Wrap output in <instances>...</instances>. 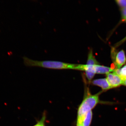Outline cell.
<instances>
[{
  "label": "cell",
  "instance_id": "2",
  "mask_svg": "<svg viewBox=\"0 0 126 126\" xmlns=\"http://www.w3.org/2000/svg\"><path fill=\"white\" fill-rule=\"evenodd\" d=\"M25 65L29 67H38L52 69H70L77 70L78 64L69 63L60 61H37L31 59L27 57L23 58Z\"/></svg>",
  "mask_w": 126,
  "mask_h": 126
},
{
  "label": "cell",
  "instance_id": "1",
  "mask_svg": "<svg viewBox=\"0 0 126 126\" xmlns=\"http://www.w3.org/2000/svg\"><path fill=\"white\" fill-rule=\"evenodd\" d=\"M102 92L92 94L89 88L87 86L85 87L83 99L78 109L77 121H80L85 114L92 110L98 104L101 103L99 96Z\"/></svg>",
  "mask_w": 126,
  "mask_h": 126
},
{
  "label": "cell",
  "instance_id": "15",
  "mask_svg": "<svg viewBox=\"0 0 126 126\" xmlns=\"http://www.w3.org/2000/svg\"><path fill=\"white\" fill-rule=\"evenodd\" d=\"M77 126H82V124H80V123H79L77 122Z\"/></svg>",
  "mask_w": 126,
  "mask_h": 126
},
{
  "label": "cell",
  "instance_id": "7",
  "mask_svg": "<svg viewBox=\"0 0 126 126\" xmlns=\"http://www.w3.org/2000/svg\"><path fill=\"white\" fill-rule=\"evenodd\" d=\"M115 69L112 68L100 65L99 64L96 65L94 66L95 73L98 74H107L110 72H113Z\"/></svg>",
  "mask_w": 126,
  "mask_h": 126
},
{
  "label": "cell",
  "instance_id": "11",
  "mask_svg": "<svg viewBox=\"0 0 126 126\" xmlns=\"http://www.w3.org/2000/svg\"><path fill=\"white\" fill-rule=\"evenodd\" d=\"M115 1L121 9L126 7V0H115Z\"/></svg>",
  "mask_w": 126,
  "mask_h": 126
},
{
  "label": "cell",
  "instance_id": "4",
  "mask_svg": "<svg viewBox=\"0 0 126 126\" xmlns=\"http://www.w3.org/2000/svg\"><path fill=\"white\" fill-rule=\"evenodd\" d=\"M107 79L112 88L122 85L123 80L121 77L114 72L107 74Z\"/></svg>",
  "mask_w": 126,
  "mask_h": 126
},
{
  "label": "cell",
  "instance_id": "6",
  "mask_svg": "<svg viewBox=\"0 0 126 126\" xmlns=\"http://www.w3.org/2000/svg\"><path fill=\"white\" fill-rule=\"evenodd\" d=\"M93 112L92 110L88 112L84 115L79 121H77L82 124V126H90L93 119Z\"/></svg>",
  "mask_w": 126,
  "mask_h": 126
},
{
  "label": "cell",
  "instance_id": "13",
  "mask_svg": "<svg viewBox=\"0 0 126 126\" xmlns=\"http://www.w3.org/2000/svg\"><path fill=\"white\" fill-rule=\"evenodd\" d=\"M126 41V36L124 38H123L122 40H121L120 42L117 43V44L116 45L117 46H118L120 45L121 44L123 43H124V41Z\"/></svg>",
  "mask_w": 126,
  "mask_h": 126
},
{
  "label": "cell",
  "instance_id": "3",
  "mask_svg": "<svg viewBox=\"0 0 126 126\" xmlns=\"http://www.w3.org/2000/svg\"><path fill=\"white\" fill-rule=\"evenodd\" d=\"M111 56L116 69H120L126 63V54L125 52L123 50L117 53L115 51V49L113 48L111 51Z\"/></svg>",
  "mask_w": 126,
  "mask_h": 126
},
{
  "label": "cell",
  "instance_id": "10",
  "mask_svg": "<svg viewBox=\"0 0 126 126\" xmlns=\"http://www.w3.org/2000/svg\"><path fill=\"white\" fill-rule=\"evenodd\" d=\"M46 118V112L43 113L41 119L33 126H45V121Z\"/></svg>",
  "mask_w": 126,
  "mask_h": 126
},
{
  "label": "cell",
  "instance_id": "9",
  "mask_svg": "<svg viewBox=\"0 0 126 126\" xmlns=\"http://www.w3.org/2000/svg\"><path fill=\"white\" fill-rule=\"evenodd\" d=\"M113 72L116 74L122 79L123 80L126 79V65L121 68L116 69Z\"/></svg>",
  "mask_w": 126,
  "mask_h": 126
},
{
  "label": "cell",
  "instance_id": "12",
  "mask_svg": "<svg viewBox=\"0 0 126 126\" xmlns=\"http://www.w3.org/2000/svg\"><path fill=\"white\" fill-rule=\"evenodd\" d=\"M121 14L122 20L126 21V7L121 9Z\"/></svg>",
  "mask_w": 126,
  "mask_h": 126
},
{
  "label": "cell",
  "instance_id": "8",
  "mask_svg": "<svg viewBox=\"0 0 126 126\" xmlns=\"http://www.w3.org/2000/svg\"><path fill=\"white\" fill-rule=\"evenodd\" d=\"M86 64L89 65H96L99 64V63L97 61L95 57L93 55V50H89L87 60Z\"/></svg>",
  "mask_w": 126,
  "mask_h": 126
},
{
  "label": "cell",
  "instance_id": "14",
  "mask_svg": "<svg viewBox=\"0 0 126 126\" xmlns=\"http://www.w3.org/2000/svg\"><path fill=\"white\" fill-rule=\"evenodd\" d=\"M122 85L126 86V79H124Z\"/></svg>",
  "mask_w": 126,
  "mask_h": 126
},
{
  "label": "cell",
  "instance_id": "5",
  "mask_svg": "<svg viewBox=\"0 0 126 126\" xmlns=\"http://www.w3.org/2000/svg\"><path fill=\"white\" fill-rule=\"evenodd\" d=\"M91 82L93 85L101 88L103 91H107L112 89L107 79H97L92 81Z\"/></svg>",
  "mask_w": 126,
  "mask_h": 126
}]
</instances>
